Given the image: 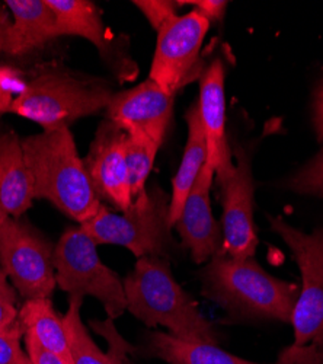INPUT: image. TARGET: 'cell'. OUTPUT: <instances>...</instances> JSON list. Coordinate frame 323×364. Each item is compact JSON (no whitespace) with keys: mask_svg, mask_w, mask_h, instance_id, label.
<instances>
[{"mask_svg":"<svg viewBox=\"0 0 323 364\" xmlns=\"http://www.w3.org/2000/svg\"><path fill=\"white\" fill-rule=\"evenodd\" d=\"M21 143L33 178L34 198L50 201L79 225L98 213L104 203L92 187L69 127L43 130Z\"/></svg>","mask_w":323,"mask_h":364,"instance_id":"1","label":"cell"},{"mask_svg":"<svg viewBox=\"0 0 323 364\" xmlns=\"http://www.w3.org/2000/svg\"><path fill=\"white\" fill-rule=\"evenodd\" d=\"M127 311L150 328L163 326L170 336L217 346V333L197 301L175 280L165 258L141 257L123 282Z\"/></svg>","mask_w":323,"mask_h":364,"instance_id":"2","label":"cell"},{"mask_svg":"<svg viewBox=\"0 0 323 364\" xmlns=\"http://www.w3.org/2000/svg\"><path fill=\"white\" fill-rule=\"evenodd\" d=\"M202 294L234 316L291 323L300 287L275 279L253 258L219 254L201 271Z\"/></svg>","mask_w":323,"mask_h":364,"instance_id":"3","label":"cell"},{"mask_svg":"<svg viewBox=\"0 0 323 364\" xmlns=\"http://www.w3.org/2000/svg\"><path fill=\"white\" fill-rule=\"evenodd\" d=\"M268 220L291 250L302 272V287L291 318L295 344L281 363H314L323 353V228L306 233L281 216H268Z\"/></svg>","mask_w":323,"mask_h":364,"instance_id":"4","label":"cell"},{"mask_svg":"<svg viewBox=\"0 0 323 364\" xmlns=\"http://www.w3.org/2000/svg\"><path fill=\"white\" fill-rule=\"evenodd\" d=\"M112 97V89L105 80L43 70L28 82L11 112L33 121L43 130H55L106 109Z\"/></svg>","mask_w":323,"mask_h":364,"instance_id":"5","label":"cell"},{"mask_svg":"<svg viewBox=\"0 0 323 364\" xmlns=\"http://www.w3.org/2000/svg\"><path fill=\"white\" fill-rule=\"evenodd\" d=\"M170 198L153 187L133 200L128 210H111L105 204L98 213L80 228L97 245H119L141 257H168L172 248V226L169 222Z\"/></svg>","mask_w":323,"mask_h":364,"instance_id":"6","label":"cell"},{"mask_svg":"<svg viewBox=\"0 0 323 364\" xmlns=\"http://www.w3.org/2000/svg\"><path fill=\"white\" fill-rule=\"evenodd\" d=\"M97 248L95 240L80 226L67 229L54 248L55 283L69 297H95L114 321L127 311L124 284L101 261Z\"/></svg>","mask_w":323,"mask_h":364,"instance_id":"7","label":"cell"},{"mask_svg":"<svg viewBox=\"0 0 323 364\" xmlns=\"http://www.w3.org/2000/svg\"><path fill=\"white\" fill-rule=\"evenodd\" d=\"M54 248L35 229L6 218L0 223V268L25 300L50 299L57 283Z\"/></svg>","mask_w":323,"mask_h":364,"instance_id":"8","label":"cell"},{"mask_svg":"<svg viewBox=\"0 0 323 364\" xmlns=\"http://www.w3.org/2000/svg\"><path fill=\"white\" fill-rule=\"evenodd\" d=\"M209 29L210 21L195 9L170 19L158 33L149 77L172 95L199 77L201 47Z\"/></svg>","mask_w":323,"mask_h":364,"instance_id":"9","label":"cell"},{"mask_svg":"<svg viewBox=\"0 0 323 364\" xmlns=\"http://www.w3.org/2000/svg\"><path fill=\"white\" fill-rule=\"evenodd\" d=\"M236 165L229 181L221 186L223 201V255L253 258L258 236L253 223V179L246 151L236 146Z\"/></svg>","mask_w":323,"mask_h":364,"instance_id":"10","label":"cell"},{"mask_svg":"<svg viewBox=\"0 0 323 364\" xmlns=\"http://www.w3.org/2000/svg\"><path fill=\"white\" fill-rule=\"evenodd\" d=\"M126 137L127 133L112 121H104L83 159L99 200L109 203L120 211L128 210L133 204L126 159Z\"/></svg>","mask_w":323,"mask_h":364,"instance_id":"11","label":"cell"},{"mask_svg":"<svg viewBox=\"0 0 323 364\" xmlns=\"http://www.w3.org/2000/svg\"><path fill=\"white\" fill-rule=\"evenodd\" d=\"M173 97L150 77L114 94L106 115L127 134L144 136L162 146L173 115Z\"/></svg>","mask_w":323,"mask_h":364,"instance_id":"12","label":"cell"},{"mask_svg":"<svg viewBox=\"0 0 323 364\" xmlns=\"http://www.w3.org/2000/svg\"><path fill=\"white\" fill-rule=\"evenodd\" d=\"M214 169L205 162L185 201L182 213L175 223L182 245L190 250L195 262L210 261L221 252L223 232L212 210V186Z\"/></svg>","mask_w":323,"mask_h":364,"instance_id":"13","label":"cell"},{"mask_svg":"<svg viewBox=\"0 0 323 364\" xmlns=\"http://www.w3.org/2000/svg\"><path fill=\"white\" fill-rule=\"evenodd\" d=\"M201 121L207 143V164L214 169L219 186H224L234 171L231 151L226 137L224 66L221 60L204 68L199 76Z\"/></svg>","mask_w":323,"mask_h":364,"instance_id":"14","label":"cell"},{"mask_svg":"<svg viewBox=\"0 0 323 364\" xmlns=\"http://www.w3.org/2000/svg\"><path fill=\"white\" fill-rule=\"evenodd\" d=\"M34 184L22 143L13 132L0 134V219H18L31 207Z\"/></svg>","mask_w":323,"mask_h":364,"instance_id":"15","label":"cell"},{"mask_svg":"<svg viewBox=\"0 0 323 364\" xmlns=\"http://www.w3.org/2000/svg\"><path fill=\"white\" fill-rule=\"evenodd\" d=\"M6 6L12 14V28L5 53H34L60 37L55 14L47 0H6Z\"/></svg>","mask_w":323,"mask_h":364,"instance_id":"16","label":"cell"},{"mask_svg":"<svg viewBox=\"0 0 323 364\" xmlns=\"http://www.w3.org/2000/svg\"><path fill=\"white\" fill-rule=\"evenodd\" d=\"M188 139L184 150V156L172 181V196L169 205V222L173 228L176 220L180 219L185 201L195 184V181L207 162V143L201 121L198 102L192 104L187 112Z\"/></svg>","mask_w":323,"mask_h":364,"instance_id":"17","label":"cell"},{"mask_svg":"<svg viewBox=\"0 0 323 364\" xmlns=\"http://www.w3.org/2000/svg\"><path fill=\"white\" fill-rule=\"evenodd\" d=\"M57 18L58 34L84 38L94 44L108 62H116L99 8L87 0H47Z\"/></svg>","mask_w":323,"mask_h":364,"instance_id":"18","label":"cell"},{"mask_svg":"<svg viewBox=\"0 0 323 364\" xmlns=\"http://www.w3.org/2000/svg\"><path fill=\"white\" fill-rule=\"evenodd\" d=\"M19 321L26 333L33 336L45 350L72 363V354L63 316L58 315L50 299L25 300L19 309Z\"/></svg>","mask_w":323,"mask_h":364,"instance_id":"19","label":"cell"},{"mask_svg":"<svg viewBox=\"0 0 323 364\" xmlns=\"http://www.w3.org/2000/svg\"><path fill=\"white\" fill-rule=\"evenodd\" d=\"M148 344L152 355L169 364H259L233 355L216 344L190 343L168 332H152Z\"/></svg>","mask_w":323,"mask_h":364,"instance_id":"20","label":"cell"},{"mask_svg":"<svg viewBox=\"0 0 323 364\" xmlns=\"http://www.w3.org/2000/svg\"><path fill=\"white\" fill-rule=\"evenodd\" d=\"M83 299L69 297V308L63 315L65 328L67 332V340L72 354L73 364H124L121 355H115V353H104L97 343L92 340L89 331L86 329L80 308Z\"/></svg>","mask_w":323,"mask_h":364,"instance_id":"21","label":"cell"},{"mask_svg":"<svg viewBox=\"0 0 323 364\" xmlns=\"http://www.w3.org/2000/svg\"><path fill=\"white\" fill-rule=\"evenodd\" d=\"M159 149L160 146L148 137L138 134H127L126 159L133 200L148 193V190H146V182H148V178L152 172Z\"/></svg>","mask_w":323,"mask_h":364,"instance_id":"22","label":"cell"},{"mask_svg":"<svg viewBox=\"0 0 323 364\" xmlns=\"http://www.w3.org/2000/svg\"><path fill=\"white\" fill-rule=\"evenodd\" d=\"M285 187L292 193L323 198V149L296 173L285 179Z\"/></svg>","mask_w":323,"mask_h":364,"instance_id":"23","label":"cell"},{"mask_svg":"<svg viewBox=\"0 0 323 364\" xmlns=\"http://www.w3.org/2000/svg\"><path fill=\"white\" fill-rule=\"evenodd\" d=\"M18 291L8 282V276L0 268V332L21 326L18 303Z\"/></svg>","mask_w":323,"mask_h":364,"instance_id":"24","label":"cell"},{"mask_svg":"<svg viewBox=\"0 0 323 364\" xmlns=\"http://www.w3.org/2000/svg\"><path fill=\"white\" fill-rule=\"evenodd\" d=\"M28 82L13 68H0V115L11 112L18 97L26 89Z\"/></svg>","mask_w":323,"mask_h":364,"instance_id":"25","label":"cell"},{"mask_svg":"<svg viewBox=\"0 0 323 364\" xmlns=\"http://www.w3.org/2000/svg\"><path fill=\"white\" fill-rule=\"evenodd\" d=\"M133 4L158 33L176 16V9L180 8V2H170V0H136Z\"/></svg>","mask_w":323,"mask_h":364,"instance_id":"26","label":"cell"},{"mask_svg":"<svg viewBox=\"0 0 323 364\" xmlns=\"http://www.w3.org/2000/svg\"><path fill=\"white\" fill-rule=\"evenodd\" d=\"M23 326L0 332V364H31L26 351L22 350Z\"/></svg>","mask_w":323,"mask_h":364,"instance_id":"27","label":"cell"},{"mask_svg":"<svg viewBox=\"0 0 323 364\" xmlns=\"http://www.w3.org/2000/svg\"><path fill=\"white\" fill-rule=\"evenodd\" d=\"M23 344L31 364H67L63 358L45 350L33 336H29L26 332L23 333Z\"/></svg>","mask_w":323,"mask_h":364,"instance_id":"28","label":"cell"},{"mask_svg":"<svg viewBox=\"0 0 323 364\" xmlns=\"http://www.w3.org/2000/svg\"><path fill=\"white\" fill-rule=\"evenodd\" d=\"M181 5H194L195 11L205 19H209L210 23L213 21H220L227 8V2L224 0H187V2H180V6Z\"/></svg>","mask_w":323,"mask_h":364,"instance_id":"29","label":"cell"},{"mask_svg":"<svg viewBox=\"0 0 323 364\" xmlns=\"http://www.w3.org/2000/svg\"><path fill=\"white\" fill-rule=\"evenodd\" d=\"M313 124L320 143H323V76L313 94Z\"/></svg>","mask_w":323,"mask_h":364,"instance_id":"30","label":"cell"},{"mask_svg":"<svg viewBox=\"0 0 323 364\" xmlns=\"http://www.w3.org/2000/svg\"><path fill=\"white\" fill-rule=\"evenodd\" d=\"M11 28H12V19L6 12V9L0 5V53L6 51Z\"/></svg>","mask_w":323,"mask_h":364,"instance_id":"31","label":"cell"},{"mask_svg":"<svg viewBox=\"0 0 323 364\" xmlns=\"http://www.w3.org/2000/svg\"><path fill=\"white\" fill-rule=\"evenodd\" d=\"M2 220H4V219H0V223H2Z\"/></svg>","mask_w":323,"mask_h":364,"instance_id":"32","label":"cell"}]
</instances>
